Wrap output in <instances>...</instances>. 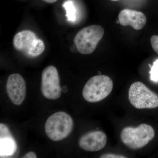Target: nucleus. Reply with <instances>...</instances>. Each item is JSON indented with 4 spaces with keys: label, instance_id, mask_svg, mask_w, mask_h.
<instances>
[{
    "label": "nucleus",
    "instance_id": "18",
    "mask_svg": "<svg viewBox=\"0 0 158 158\" xmlns=\"http://www.w3.org/2000/svg\"><path fill=\"white\" fill-rule=\"evenodd\" d=\"M111 1H113V2H116V1H119V0H110Z\"/></svg>",
    "mask_w": 158,
    "mask_h": 158
},
{
    "label": "nucleus",
    "instance_id": "8",
    "mask_svg": "<svg viewBox=\"0 0 158 158\" xmlns=\"http://www.w3.org/2000/svg\"><path fill=\"white\" fill-rule=\"evenodd\" d=\"M6 90L9 99L14 105H21L25 99L27 92L24 79L19 74L10 75L6 83Z\"/></svg>",
    "mask_w": 158,
    "mask_h": 158
},
{
    "label": "nucleus",
    "instance_id": "15",
    "mask_svg": "<svg viewBox=\"0 0 158 158\" xmlns=\"http://www.w3.org/2000/svg\"><path fill=\"white\" fill-rule=\"evenodd\" d=\"M101 158H126L127 157L121 155L116 154L106 153L100 156Z\"/></svg>",
    "mask_w": 158,
    "mask_h": 158
},
{
    "label": "nucleus",
    "instance_id": "13",
    "mask_svg": "<svg viewBox=\"0 0 158 158\" xmlns=\"http://www.w3.org/2000/svg\"><path fill=\"white\" fill-rule=\"evenodd\" d=\"M151 67V70L149 73L150 74V80L155 83L158 82V59L153 62L152 66Z\"/></svg>",
    "mask_w": 158,
    "mask_h": 158
},
{
    "label": "nucleus",
    "instance_id": "3",
    "mask_svg": "<svg viewBox=\"0 0 158 158\" xmlns=\"http://www.w3.org/2000/svg\"><path fill=\"white\" fill-rule=\"evenodd\" d=\"M113 88V81L110 77L104 75L95 76L86 83L82 95L86 101L98 102L107 97L112 92Z\"/></svg>",
    "mask_w": 158,
    "mask_h": 158
},
{
    "label": "nucleus",
    "instance_id": "7",
    "mask_svg": "<svg viewBox=\"0 0 158 158\" xmlns=\"http://www.w3.org/2000/svg\"><path fill=\"white\" fill-rule=\"evenodd\" d=\"M41 91L43 96L49 100H56L62 95L59 73L53 65L46 67L41 74Z\"/></svg>",
    "mask_w": 158,
    "mask_h": 158
},
{
    "label": "nucleus",
    "instance_id": "6",
    "mask_svg": "<svg viewBox=\"0 0 158 158\" xmlns=\"http://www.w3.org/2000/svg\"><path fill=\"white\" fill-rule=\"evenodd\" d=\"M13 45L17 50L31 57L39 56L45 49L43 41L38 39L34 32L29 30L17 33L13 39Z\"/></svg>",
    "mask_w": 158,
    "mask_h": 158
},
{
    "label": "nucleus",
    "instance_id": "11",
    "mask_svg": "<svg viewBox=\"0 0 158 158\" xmlns=\"http://www.w3.org/2000/svg\"><path fill=\"white\" fill-rule=\"evenodd\" d=\"M0 135L1 157L14 154L17 149L16 142L8 128L3 123L0 124Z\"/></svg>",
    "mask_w": 158,
    "mask_h": 158
},
{
    "label": "nucleus",
    "instance_id": "10",
    "mask_svg": "<svg viewBox=\"0 0 158 158\" xmlns=\"http://www.w3.org/2000/svg\"><path fill=\"white\" fill-rule=\"evenodd\" d=\"M118 19L122 26H130L137 31L143 28L147 21V18L144 13L129 9L120 11L118 15Z\"/></svg>",
    "mask_w": 158,
    "mask_h": 158
},
{
    "label": "nucleus",
    "instance_id": "1",
    "mask_svg": "<svg viewBox=\"0 0 158 158\" xmlns=\"http://www.w3.org/2000/svg\"><path fill=\"white\" fill-rule=\"evenodd\" d=\"M155 132L149 125L142 123L137 127L128 126L122 130L120 139L130 149L136 150L144 147L154 138Z\"/></svg>",
    "mask_w": 158,
    "mask_h": 158
},
{
    "label": "nucleus",
    "instance_id": "2",
    "mask_svg": "<svg viewBox=\"0 0 158 158\" xmlns=\"http://www.w3.org/2000/svg\"><path fill=\"white\" fill-rule=\"evenodd\" d=\"M73 127L72 118L67 113L60 111L48 117L45 123L44 130L50 139L58 141L68 137Z\"/></svg>",
    "mask_w": 158,
    "mask_h": 158
},
{
    "label": "nucleus",
    "instance_id": "9",
    "mask_svg": "<svg viewBox=\"0 0 158 158\" xmlns=\"http://www.w3.org/2000/svg\"><path fill=\"white\" fill-rule=\"evenodd\" d=\"M107 138L103 132L94 131L86 133L79 140V145L86 151L95 152L101 150L106 144Z\"/></svg>",
    "mask_w": 158,
    "mask_h": 158
},
{
    "label": "nucleus",
    "instance_id": "4",
    "mask_svg": "<svg viewBox=\"0 0 158 158\" xmlns=\"http://www.w3.org/2000/svg\"><path fill=\"white\" fill-rule=\"evenodd\" d=\"M104 35L102 26L93 25L85 27L77 33L74 42L79 53L83 55L92 53Z\"/></svg>",
    "mask_w": 158,
    "mask_h": 158
},
{
    "label": "nucleus",
    "instance_id": "17",
    "mask_svg": "<svg viewBox=\"0 0 158 158\" xmlns=\"http://www.w3.org/2000/svg\"><path fill=\"white\" fill-rule=\"evenodd\" d=\"M42 1L48 3H53L56 2L58 0H42Z\"/></svg>",
    "mask_w": 158,
    "mask_h": 158
},
{
    "label": "nucleus",
    "instance_id": "5",
    "mask_svg": "<svg viewBox=\"0 0 158 158\" xmlns=\"http://www.w3.org/2000/svg\"><path fill=\"white\" fill-rule=\"evenodd\" d=\"M130 102L138 109L158 107V95L142 82L137 81L130 86L128 91Z\"/></svg>",
    "mask_w": 158,
    "mask_h": 158
},
{
    "label": "nucleus",
    "instance_id": "16",
    "mask_svg": "<svg viewBox=\"0 0 158 158\" xmlns=\"http://www.w3.org/2000/svg\"><path fill=\"white\" fill-rule=\"evenodd\" d=\"M37 157V156L36 154L33 152H30L27 153L23 157V158H36Z\"/></svg>",
    "mask_w": 158,
    "mask_h": 158
},
{
    "label": "nucleus",
    "instance_id": "14",
    "mask_svg": "<svg viewBox=\"0 0 158 158\" xmlns=\"http://www.w3.org/2000/svg\"><path fill=\"white\" fill-rule=\"evenodd\" d=\"M151 44L153 50L158 55V36L154 35L150 39Z\"/></svg>",
    "mask_w": 158,
    "mask_h": 158
},
{
    "label": "nucleus",
    "instance_id": "12",
    "mask_svg": "<svg viewBox=\"0 0 158 158\" xmlns=\"http://www.w3.org/2000/svg\"><path fill=\"white\" fill-rule=\"evenodd\" d=\"M62 7L66 11L65 16L67 20L71 22L75 21L77 19V11L73 2L71 1H66L62 5Z\"/></svg>",
    "mask_w": 158,
    "mask_h": 158
}]
</instances>
